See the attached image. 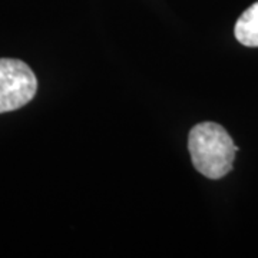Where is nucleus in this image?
<instances>
[{
	"label": "nucleus",
	"instance_id": "obj_3",
	"mask_svg": "<svg viewBox=\"0 0 258 258\" xmlns=\"http://www.w3.org/2000/svg\"><path fill=\"white\" fill-rule=\"evenodd\" d=\"M234 33L241 45L258 47V2L241 15L235 23Z\"/></svg>",
	"mask_w": 258,
	"mask_h": 258
},
{
	"label": "nucleus",
	"instance_id": "obj_2",
	"mask_svg": "<svg viewBox=\"0 0 258 258\" xmlns=\"http://www.w3.org/2000/svg\"><path fill=\"white\" fill-rule=\"evenodd\" d=\"M33 71L19 59H0V113L16 111L35 98Z\"/></svg>",
	"mask_w": 258,
	"mask_h": 258
},
{
	"label": "nucleus",
	"instance_id": "obj_1",
	"mask_svg": "<svg viewBox=\"0 0 258 258\" xmlns=\"http://www.w3.org/2000/svg\"><path fill=\"white\" fill-rule=\"evenodd\" d=\"M188 151L198 172L210 179H220L232 169L238 147L221 125L203 122L191 129Z\"/></svg>",
	"mask_w": 258,
	"mask_h": 258
}]
</instances>
